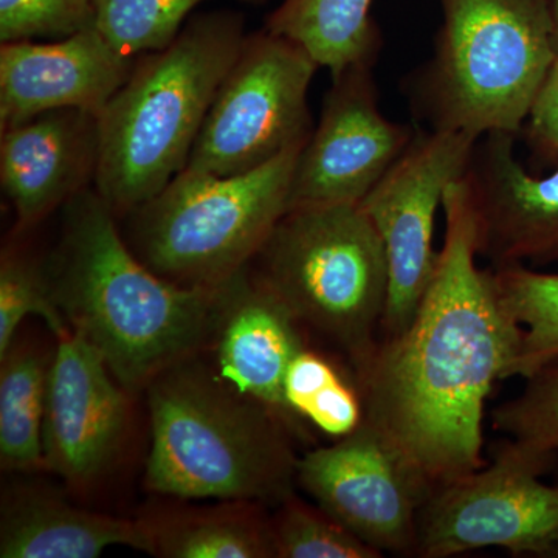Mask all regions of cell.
Segmentation results:
<instances>
[{"mask_svg": "<svg viewBox=\"0 0 558 558\" xmlns=\"http://www.w3.org/2000/svg\"><path fill=\"white\" fill-rule=\"evenodd\" d=\"M442 209L446 236L416 314L355 371L365 421L432 494L486 464L484 409L495 381L512 379L523 339L494 270L478 267L464 178Z\"/></svg>", "mask_w": 558, "mask_h": 558, "instance_id": "1", "label": "cell"}, {"mask_svg": "<svg viewBox=\"0 0 558 558\" xmlns=\"http://www.w3.org/2000/svg\"><path fill=\"white\" fill-rule=\"evenodd\" d=\"M117 220L87 186L64 205L60 244L43 269L70 329L100 351L121 387L138 392L211 340L220 292L154 274Z\"/></svg>", "mask_w": 558, "mask_h": 558, "instance_id": "2", "label": "cell"}, {"mask_svg": "<svg viewBox=\"0 0 558 558\" xmlns=\"http://www.w3.org/2000/svg\"><path fill=\"white\" fill-rule=\"evenodd\" d=\"M244 14H196L167 49L135 61L97 116L92 183L117 219L126 218L185 170L220 83L241 53Z\"/></svg>", "mask_w": 558, "mask_h": 558, "instance_id": "3", "label": "cell"}, {"mask_svg": "<svg viewBox=\"0 0 558 558\" xmlns=\"http://www.w3.org/2000/svg\"><path fill=\"white\" fill-rule=\"evenodd\" d=\"M145 484L183 499L282 502L296 462L282 418L183 360L150 381Z\"/></svg>", "mask_w": 558, "mask_h": 558, "instance_id": "4", "label": "cell"}, {"mask_svg": "<svg viewBox=\"0 0 558 558\" xmlns=\"http://www.w3.org/2000/svg\"><path fill=\"white\" fill-rule=\"evenodd\" d=\"M440 7L442 27L421 87L432 130L519 134L558 58L550 0Z\"/></svg>", "mask_w": 558, "mask_h": 558, "instance_id": "5", "label": "cell"}, {"mask_svg": "<svg viewBox=\"0 0 558 558\" xmlns=\"http://www.w3.org/2000/svg\"><path fill=\"white\" fill-rule=\"evenodd\" d=\"M250 266L301 326L343 349L355 371L373 355L387 311L388 258L360 205L289 209Z\"/></svg>", "mask_w": 558, "mask_h": 558, "instance_id": "6", "label": "cell"}, {"mask_svg": "<svg viewBox=\"0 0 558 558\" xmlns=\"http://www.w3.org/2000/svg\"><path fill=\"white\" fill-rule=\"evenodd\" d=\"M303 145L231 178L183 170L126 216V240L154 274L182 288L218 289L247 269L289 211Z\"/></svg>", "mask_w": 558, "mask_h": 558, "instance_id": "7", "label": "cell"}, {"mask_svg": "<svg viewBox=\"0 0 558 558\" xmlns=\"http://www.w3.org/2000/svg\"><path fill=\"white\" fill-rule=\"evenodd\" d=\"M317 69L293 40L266 28L250 33L216 92L185 170L231 178L306 143L307 95Z\"/></svg>", "mask_w": 558, "mask_h": 558, "instance_id": "8", "label": "cell"}, {"mask_svg": "<svg viewBox=\"0 0 558 558\" xmlns=\"http://www.w3.org/2000/svg\"><path fill=\"white\" fill-rule=\"evenodd\" d=\"M558 454L508 439L490 464L436 488L417 520L416 554L447 558L483 548L558 556Z\"/></svg>", "mask_w": 558, "mask_h": 558, "instance_id": "9", "label": "cell"}, {"mask_svg": "<svg viewBox=\"0 0 558 558\" xmlns=\"http://www.w3.org/2000/svg\"><path fill=\"white\" fill-rule=\"evenodd\" d=\"M478 137L462 131L418 132L410 148L360 202L384 241L389 290L380 339L407 329L436 269L435 219L450 183L464 178Z\"/></svg>", "mask_w": 558, "mask_h": 558, "instance_id": "10", "label": "cell"}, {"mask_svg": "<svg viewBox=\"0 0 558 558\" xmlns=\"http://www.w3.org/2000/svg\"><path fill=\"white\" fill-rule=\"evenodd\" d=\"M296 481L381 556L416 554L418 512L432 492L365 418L351 435L300 458Z\"/></svg>", "mask_w": 558, "mask_h": 558, "instance_id": "11", "label": "cell"}, {"mask_svg": "<svg viewBox=\"0 0 558 558\" xmlns=\"http://www.w3.org/2000/svg\"><path fill=\"white\" fill-rule=\"evenodd\" d=\"M407 124L385 119L373 65H355L332 80L317 130L300 150L289 209L359 205L413 143Z\"/></svg>", "mask_w": 558, "mask_h": 558, "instance_id": "12", "label": "cell"}, {"mask_svg": "<svg viewBox=\"0 0 558 558\" xmlns=\"http://www.w3.org/2000/svg\"><path fill=\"white\" fill-rule=\"evenodd\" d=\"M57 341L47 379L44 469L73 486H86L120 449L128 391L86 337L70 330Z\"/></svg>", "mask_w": 558, "mask_h": 558, "instance_id": "13", "label": "cell"}, {"mask_svg": "<svg viewBox=\"0 0 558 558\" xmlns=\"http://www.w3.org/2000/svg\"><path fill=\"white\" fill-rule=\"evenodd\" d=\"M476 223L478 256L492 267L558 260V160L531 174L515 156V135L480 137L464 175Z\"/></svg>", "mask_w": 558, "mask_h": 558, "instance_id": "14", "label": "cell"}, {"mask_svg": "<svg viewBox=\"0 0 558 558\" xmlns=\"http://www.w3.org/2000/svg\"><path fill=\"white\" fill-rule=\"evenodd\" d=\"M137 58L110 46L97 27L54 43L0 47V128L50 110L98 113L130 78Z\"/></svg>", "mask_w": 558, "mask_h": 558, "instance_id": "15", "label": "cell"}, {"mask_svg": "<svg viewBox=\"0 0 558 558\" xmlns=\"http://www.w3.org/2000/svg\"><path fill=\"white\" fill-rule=\"evenodd\" d=\"M218 318L211 340L216 376L282 421L295 418L284 399L289 365L306 348L299 319L252 270L219 288Z\"/></svg>", "mask_w": 558, "mask_h": 558, "instance_id": "16", "label": "cell"}, {"mask_svg": "<svg viewBox=\"0 0 558 558\" xmlns=\"http://www.w3.org/2000/svg\"><path fill=\"white\" fill-rule=\"evenodd\" d=\"M97 154V116L86 110H50L2 130L0 182L17 229H31L87 189Z\"/></svg>", "mask_w": 558, "mask_h": 558, "instance_id": "17", "label": "cell"}, {"mask_svg": "<svg viewBox=\"0 0 558 558\" xmlns=\"http://www.w3.org/2000/svg\"><path fill=\"white\" fill-rule=\"evenodd\" d=\"M110 546L153 554L148 521L87 512L40 492H14L3 499L2 558H95Z\"/></svg>", "mask_w": 558, "mask_h": 558, "instance_id": "18", "label": "cell"}, {"mask_svg": "<svg viewBox=\"0 0 558 558\" xmlns=\"http://www.w3.org/2000/svg\"><path fill=\"white\" fill-rule=\"evenodd\" d=\"M371 7L373 0H284L264 28L299 44L336 80L355 65H373L379 54Z\"/></svg>", "mask_w": 558, "mask_h": 558, "instance_id": "19", "label": "cell"}, {"mask_svg": "<svg viewBox=\"0 0 558 558\" xmlns=\"http://www.w3.org/2000/svg\"><path fill=\"white\" fill-rule=\"evenodd\" d=\"M258 502L231 501L223 508L179 513L170 520L148 521L153 554L168 558L275 557L271 521Z\"/></svg>", "mask_w": 558, "mask_h": 558, "instance_id": "20", "label": "cell"}, {"mask_svg": "<svg viewBox=\"0 0 558 558\" xmlns=\"http://www.w3.org/2000/svg\"><path fill=\"white\" fill-rule=\"evenodd\" d=\"M51 357L14 341L0 359V464L10 472L44 469L43 428Z\"/></svg>", "mask_w": 558, "mask_h": 558, "instance_id": "21", "label": "cell"}, {"mask_svg": "<svg viewBox=\"0 0 558 558\" xmlns=\"http://www.w3.org/2000/svg\"><path fill=\"white\" fill-rule=\"evenodd\" d=\"M492 270L502 304L523 329L512 379L526 380L558 357V274H539L524 264Z\"/></svg>", "mask_w": 558, "mask_h": 558, "instance_id": "22", "label": "cell"}, {"mask_svg": "<svg viewBox=\"0 0 558 558\" xmlns=\"http://www.w3.org/2000/svg\"><path fill=\"white\" fill-rule=\"evenodd\" d=\"M284 399L293 417L306 418L330 438L351 435L365 418L359 387L344 379L325 355L307 347L289 365Z\"/></svg>", "mask_w": 558, "mask_h": 558, "instance_id": "23", "label": "cell"}, {"mask_svg": "<svg viewBox=\"0 0 558 558\" xmlns=\"http://www.w3.org/2000/svg\"><path fill=\"white\" fill-rule=\"evenodd\" d=\"M205 0H94L97 28L126 57L167 49ZM264 5L267 0H241Z\"/></svg>", "mask_w": 558, "mask_h": 558, "instance_id": "24", "label": "cell"}, {"mask_svg": "<svg viewBox=\"0 0 558 558\" xmlns=\"http://www.w3.org/2000/svg\"><path fill=\"white\" fill-rule=\"evenodd\" d=\"M36 315L54 339L70 332L68 319L51 296L43 266L20 253L3 250L0 260V359L10 351L25 318Z\"/></svg>", "mask_w": 558, "mask_h": 558, "instance_id": "25", "label": "cell"}, {"mask_svg": "<svg viewBox=\"0 0 558 558\" xmlns=\"http://www.w3.org/2000/svg\"><path fill=\"white\" fill-rule=\"evenodd\" d=\"M271 521L275 557L279 558H379V550L355 537L339 521L299 499L289 497Z\"/></svg>", "mask_w": 558, "mask_h": 558, "instance_id": "26", "label": "cell"}, {"mask_svg": "<svg viewBox=\"0 0 558 558\" xmlns=\"http://www.w3.org/2000/svg\"><path fill=\"white\" fill-rule=\"evenodd\" d=\"M494 424L508 439L558 454V357L532 374L517 398L495 409Z\"/></svg>", "mask_w": 558, "mask_h": 558, "instance_id": "27", "label": "cell"}, {"mask_svg": "<svg viewBox=\"0 0 558 558\" xmlns=\"http://www.w3.org/2000/svg\"><path fill=\"white\" fill-rule=\"evenodd\" d=\"M97 27L94 0H0V43L64 39Z\"/></svg>", "mask_w": 558, "mask_h": 558, "instance_id": "28", "label": "cell"}, {"mask_svg": "<svg viewBox=\"0 0 558 558\" xmlns=\"http://www.w3.org/2000/svg\"><path fill=\"white\" fill-rule=\"evenodd\" d=\"M529 143L542 156L558 160V58L532 106L526 123Z\"/></svg>", "mask_w": 558, "mask_h": 558, "instance_id": "29", "label": "cell"}, {"mask_svg": "<svg viewBox=\"0 0 558 558\" xmlns=\"http://www.w3.org/2000/svg\"><path fill=\"white\" fill-rule=\"evenodd\" d=\"M550 10H553L554 32H556V46L558 53V0H550Z\"/></svg>", "mask_w": 558, "mask_h": 558, "instance_id": "30", "label": "cell"}]
</instances>
